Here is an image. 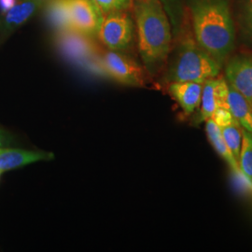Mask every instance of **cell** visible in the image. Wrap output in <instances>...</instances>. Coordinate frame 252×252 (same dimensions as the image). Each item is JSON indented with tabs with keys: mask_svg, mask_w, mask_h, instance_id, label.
<instances>
[{
	"mask_svg": "<svg viewBox=\"0 0 252 252\" xmlns=\"http://www.w3.org/2000/svg\"><path fill=\"white\" fill-rule=\"evenodd\" d=\"M97 63L100 73L122 85L144 87L147 84L144 68L126 53L102 50Z\"/></svg>",
	"mask_w": 252,
	"mask_h": 252,
	"instance_id": "4",
	"label": "cell"
},
{
	"mask_svg": "<svg viewBox=\"0 0 252 252\" xmlns=\"http://www.w3.org/2000/svg\"><path fill=\"white\" fill-rule=\"evenodd\" d=\"M2 146V140H1V137H0V147Z\"/></svg>",
	"mask_w": 252,
	"mask_h": 252,
	"instance_id": "23",
	"label": "cell"
},
{
	"mask_svg": "<svg viewBox=\"0 0 252 252\" xmlns=\"http://www.w3.org/2000/svg\"><path fill=\"white\" fill-rule=\"evenodd\" d=\"M221 64L191 38H184L177 47L171 61L167 63L163 79L171 82L192 81L204 83L216 78Z\"/></svg>",
	"mask_w": 252,
	"mask_h": 252,
	"instance_id": "3",
	"label": "cell"
},
{
	"mask_svg": "<svg viewBox=\"0 0 252 252\" xmlns=\"http://www.w3.org/2000/svg\"><path fill=\"white\" fill-rule=\"evenodd\" d=\"M229 83L225 78L216 77L207 80L203 83V92L201 97V118L206 121L210 119L217 108L228 107Z\"/></svg>",
	"mask_w": 252,
	"mask_h": 252,
	"instance_id": "9",
	"label": "cell"
},
{
	"mask_svg": "<svg viewBox=\"0 0 252 252\" xmlns=\"http://www.w3.org/2000/svg\"><path fill=\"white\" fill-rule=\"evenodd\" d=\"M228 107L234 119L246 131L252 134V109L243 95L229 84Z\"/></svg>",
	"mask_w": 252,
	"mask_h": 252,
	"instance_id": "13",
	"label": "cell"
},
{
	"mask_svg": "<svg viewBox=\"0 0 252 252\" xmlns=\"http://www.w3.org/2000/svg\"><path fill=\"white\" fill-rule=\"evenodd\" d=\"M225 79L252 109V53H240L231 57L226 63Z\"/></svg>",
	"mask_w": 252,
	"mask_h": 252,
	"instance_id": "8",
	"label": "cell"
},
{
	"mask_svg": "<svg viewBox=\"0 0 252 252\" xmlns=\"http://www.w3.org/2000/svg\"><path fill=\"white\" fill-rule=\"evenodd\" d=\"M238 164L241 171L252 180V135L242 128V144Z\"/></svg>",
	"mask_w": 252,
	"mask_h": 252,
	"instance_id": "18",
	"label": "cell"
},
{
	"mask_svg": "<svg viewBox=\"0 0 252 252\" xmlns=\"http://www.w3.org/2000/svg\"><path fill=\"white\" fill-rule=\"evenodd\" d=\"M210 119H212L213 122L220 128H223L226 126H231L234 123H238L234 119L231 111L227 108H217Z\"/></svg>",
	"mask_w": 252,
	"mask_h": 252,
	"instance_id": "21",
	"label": "cell"
},
{
	"mask_svg": "<svg viewBox=\"0 0 252 252\" xmlns=\"http://www.w3.org/2000/svg\"><path fill=\"white\" fill-rule=\"evenodd\" d=\"M94 38L74 30L59 31L57 44L62 53L69 59L77 63H88L90 68H94L95 71L100 72L97 59L102 50Z\"/></svg>",
	"mask_w": 252,
	"mask_h": 252,
	"instance_id": "6",
	"label": "cell"
},
{
	"mask_svg": "<svg viewBox=\"0 0 252 252\" xmlns=\"http://www.w3.org/2000/svg\"><path fill=\"white\" fill-rule=\"evenodd\" d=\"M134 22L127 11L105 14L97 33L100 43L108 50L126 53L133 43Z\"/></svg>",
	"mask_w": 252,
	"mask_h": 252,
	"instance_id": "5",
	"label": "cell"
},
{
	"mask_svg": "<svg viewBox=\"0 0 252 252\" xmlns=\"http://www.w3.org/2000/svg\"><path fill=\"white\" fill-rule=\"evenodd\" d=\"M44 0H19L16 4L0 19V31L3 34L10 33L27 23L39 9Z\"/></svg>",
	"mask_w": 252,
	"mask_h": 252,
	"instance_id": "12",
	"label": "cell"
},
{
	"mask_svg": "<svg viewBox=\"0 0 252 252\" xmlns=\"http://www.w3.org/2000/svg\"><path fill=\"white\" fill-rule=\"evenodd\" d=\"M104 14L116 11H127L132 8L133 0H95Z\"/></svg>",
	"mask_w": 252,
	"mask_h": 252,
	"instance_id": "20",
	"label": "cell"
},
{
	"mask_svg": "<svg viewBox=\"0 0 252 252\" xmlns=\"http://www.w3.org/2000/svg\"><path fill=\"white\" fill-rule=\"evenodd\" d=\"M137 47L151 76L162 71L171 52V26L161 0H133Z\"/></svg>",
	"mask_w": 252,
	"mask_h": 252,
	"instance_id": "2",
	"label": "cell"
},
{
	"mask_svg": "<svg viewBox=\"0 0 252 252\" xmlns=\"http://www.w3.org/2000/svg\"><path fill=\"white\" fill-rule=\"evenodd\" d=\"M231 181L238 194L252 198V180L241 169H231Z\"/></svg>",
	"mask_w": 252,
	"mask_h": 252,
	"instance_id": "19",
	"label": "cell"
},
{
	"mask_svg": "<svg viewBox=\"0 0 252 252\" xmlns=\"http://www.w3.org/2000/svg\"><path fill=\"white\" fill-rule=\"evenodd\" d=\"M73 30L96 37L105 17L95 0H65Z\"/></svg>",
	"mask_w": 252,
	"mask_h": 252,
	"instance_id": "7",
	"label": "cell"
},
{
	"mask_svg": "<svg viewBox=\"0 0 252 252\" xmlns=\"http://www.w3.org/2000/svg\"></svg>",
	"mask_w": 252,
	"mask_h": 252,
	"instance_id": "24",
	"label": "cell"
},
{
	"mask_svg": "<svg viewBox=\"0 0 252 252\" xmlns=\"http://www.w3.org/2000/svg\"><path fill=\"white\" fill-rule=\"evenodd\" d=\"M167 92L179 104L182 111L187 115H190L200 106L203 83L192 81L171 82L167 84Z\"/></svg>",
	"mask_w": 252,
	"mask_h": 252,
	"instance_id": "10",
	"label": "cell"
},
{
	"mask_svg": "<svg viewBox=\"0 0 252 252\" xmlns=\"http://www.w3.org/2000/svg\"><path fill=\"white\" fill-rule=\"evenodd\" d=\"M189 9L195 41L222 65L235 44L231 0H189Z\"/></svg>",
	"mask_w": 252,
	"mask_h": 252,
	"instance_id": "1",
	"label": "cell"
},
{
	"mask_svg": "<svg viewBox=\"0 0 252 252\" xmlns=\"http://www.w3.org/2000/svg\"><path fill=\"white\" fill-rule=\"evenodd\" d=\"M48 15L58 32L73 30L65 0H53L48 7Z\"/></svg>",
	"mask_w": 252,
	"mask_h": 252,
	"instance_id": "15",
	"label": "cell"
},
{
	"mask_svg": "<svg viewBox=\"0 0 252 252\" xmlns=\"http://www.w3.org/2000/svg\"><path fill=\"white\" fill-rule=\"evenodd\" d=\"M222 136L225 140L226 144L233 153L234 158L238 162L241 144H242V127L238 123H234L231 126L220 128Z\"/></svg>",
	"mask_w": 252,
	"mask_h": 252,
	"instance_id": "17",
	"label": "cell"
},
{
	"mask_svg": "<svg viewBox=\"0 0 252 252\" xmlns=\"http://www.w3.org/2000/svg\"><path fill=\"white\" fill-rule=\"evenodd\" d=\"M236 17L242 36L252 44V0L240 1Z\"/></svg>",
	"mask_w": 252,
	"mask_h": 252,
	"instance_id": "16",
	"label": "cell"
},
{
	"mask_svg": "<svg viewBox=\"0 0 252 252\" xmlns=\"http://www.w3.org/2000/svg\"><path fill=\"white\" fill-rule=\"evenodd\" d=\"M53 159L54 155L52 153L0 148V176L4 172L23 167L33 162L50 161Z\"/></svg>",
	"mask_w": 252,
	"mask_h": 252,
	"instance_id": "11",
	"label": "cell"
},
{
	"mask_svg": "<svg viewBox=\"0 0 252 252\" xmlns=\"http://www.w3.org/2000/svg\"><path fill=\"white\" fill-rule=\"evenodd\" d=\"M17 0H0V10L2 13H5L9 9H11L15 4Z\"/></svg>",
	"mask_w": 252,
	"mask_h": 252,
	"instance_id": "22",
	"label": "cell"
},
{
	"mask_svg": "<svg viewBox=\"0 0 252 252\" xmlns=\"http://www.w3.org/2000/svg\"><path fill=\"white\" fill-rule=\"evenodd\" d=\"M206 133L207 138L215 152L228 163L230 168L232 170L240 169L238 162L236 161L233 153H231L230 149L226 144L220 127L217 126L212 119L206 120Z\"/></svg>",
	"mask_w": 252,
	"mask_h": 252,
	"instance_id": "14",
	"label": "cell"
}]
</instances>
